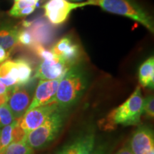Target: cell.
<instances>
[{
	"mask_svg": "<svg viewBox=\"0 0 154 154\" xmlns=\"http://www.w3.org/2000/svg\"><path fill=\"white\" fill-rule=\"evenodd\" d=\"M88 85V75L78 65L72 66L61 79L51 103L61 109L72 106L82 97Z\"/></svg>",
	"mask_w": 154,
	"mask_h": 154,
	"instance_id": "obj_1",
	"label": "cell"
},
{
	"mask_svg": "<svg viewBox=\"0 0 154 154\" xmlns=\"http://www.w3.org/2000/svg\"><path fill=\"white\" fill-rule=\"evenodd\" d=\"M144 99L140 86L122 104L113 109L103 120L105 129L111 130L117 125L135 126L139 124L140 116L143 113Z\"/></svg>",
	"mask_w": 154,
	"mask_h": 154,
	"instance_id": "obj_2",
	"label": "cell"
},
{
	"mask_svg": "<svg viewBox=\"0 0 154 154\" xmlns=\"http://www.w3.org/2000/svg\"><path fill=\"white\" fill-rule=\"evenodd\" d=\"M85 2L86 6H99L105 11L129 18L143 25L151 33L154 32L152 17L134 0H86Z\"/></svg>",
	"mask_w": 154,
	"mask_h": 154,
	"instance_id": "obj_3",
	"label": "cell"
},
{
	"mask_svg": "<svg viewBox=\"0 0 154 154\" xmlns=\"http://www.w3.org/2000/svg\"><path fill=\"white\" fill-rule=\"evenodd\" d=\"M63 110L59 108L41 126L28 133L26 142L31 148L34 150L42 149L57 137L64 123L65 115Z\"/></svg>",
	"mask_w": 154,
	"mask_h": 154,
	"instance_id": "obj_4",
	"label": "cell"
},
{
	"mask_svg": "<svg viewBox=\"0 0 154 154\" xmlns=\"http://www.w3.org/2000/svg\"><path fill=\"white\" fill-rule=\"evenodd\" d=\"M35 83L32 79L24 86H15L11 88L7 104L15 119H19L27 111L33 98Z\"/></svg>",
	"mask_w": 154,
	"mask_h": 154,
	"instance_id": "obj_5",
	"label": "cell"
},
{
	"mask_svg": "<svg viewBox=\"0 0 154 154\" xmlns=\"http://www.w3.org/2000/svg\"><path fill=\"white\" fill-rule=\"evenodd\" d=\"M86 6V2H70L66 0H49L43 6L44 16L54 25L66 22L73 10Z\"/></svg>",
	"mask_w": 154,
	"mask_h": 154,
	"instance_id": "obj_6",
	"label": "cell"
},
{
	"mask_svg": "<svg viewBox=\"0 0 154 154\" xmlns=\"http://www.w3.org/2000/svg\"><path fill=\"white\" fill-rule=\"evenodd\" d=\"M104 149L97 143L95 135L86 134L79 136L63 146L57 154H105Z\"/></svg>",
	"mask_w": 154,
	"mask_h": 154,
	"instance_id": "obj_7",
	"label": "cell"
},
{
	"mask_svg": "<svg viewBox=\"0 0 154 154\" xmlns=\"http://www.w3.org/2000/svg\"><path fill=\"white\" fill-rule=\"evenodd\" d=\"M59 108L53 103L34 108L26 111L21 118L17 119V121L19 126L29 133L41 126L46 119Z\"/></svg>",
	"mask_w": 154,
	"mask_h": 154,
	"instance_id": "obj_8",
	"label": "cell"
},
{
	"mask_svg": "<svg viewBox=\"0 0 154 154\" xmlns=\"http://www.w3.org/2000/svg\"><path fill=\"white\" fill-rule=\"evenodd\" d=\"M51 51L56 57L74 66L77 64L82 56V49L79 44L72 39L69 36H63L59 39L51 48Z\"/></svg>",
	"mask_w": 154,
	"mask_h": 154,
	"instance_id": "obj_9",
	"label": "cell"
},
{
	"mask_svg": "<svg viewBox=\"0 0 154 154\" xmlns=\"http://www.w3.org/2000/svg\"><path fill=\"white\" fill-rule=\"evenodd\" d=\"M72 67L57 57L52 59H42L36 69L34 78L40 80L61 79Z\"/></svg>",
	"mask_w": 154,
	"mask_h": 154,
	"instance_id": "obj_10",
	"label": "cell"
},
{
	"mask_svg": "<svg viewBox=\"0 0 154 154\" xmlns=\"http://www.w3.org/2000/svg\"><path fill=\"white\" fill-rule=\"evenodd\" d=\"M60 80H40L34 89L33 98L27 111L51 103L57 93Z\"/></svg>",
	"mask_w": 154,
	"mask_h": 154,
	"instance_id": "obj_11",
	"label": "cell"
},
{
	"mask_svg": "<svg viewBox=\"0 0 154 154\" xmlns=\"http://www.w3.org/2000/svg\"><path fill=\"white\" fill-rule=\"evenodd\" d=\"M153 133L149 127L142 126L132 135L129 146L134 154H146L154 149Z\"/></svg>",
	"mask_w": 154,
	"mask_h": 154,
	"instance_id": "obj_12",
	"label": "cell"
},
{
	"mask_svg": "<svg viewBox=\"0 0 154 154\" xmlns=\"http://www.w3.org/2000/svg\"><path fill=\"white\" fill-rule=\"evenodd\" d=\"M0 82L9 88L17 86L18 72L15 60L7 59L0 63Z\"/></svg>",
	"mask_w": 154,
	"mask_h": 154,
	"instance_id": "obj_13",
	"label": "cell"
},
{
	"mask_svg": "<svg viewBox=\"0 0 154 154\" xmlns=\"http://www.w3.org/2000/svg\"><path fill=\"white\" fill-rule=\"evenodd\" d=\"M140 84L146 88H153L154 86V58L150 57L142 63L138 69Z\"/></svg>",
	"mask_w": 154,
	"mask_h": 154,
	"instance_id": "obj_14",
	"label": "cell"
},
{
	"mask_svg": "<svg viewBox=\"0 0 154 154\" xmlns=\"http://www.w3.org/2000/svg\"><path fill=\"white\" fill-rule=\"evenodd\" d=\"M18 72V83L17 86L27 84L32 79V67L30 62L25 59H14Z\"/></svg>",
	"mask_w": 154,
	"mask_h": 154,
	"instance_id": "obj_15",
	"label": "cell"
},
{
	"mask_svg": "<svg viewBox=\"0 0 154 154\" xmlns=\"http://www.w3.org/2000/svg\"><path fill=\"white\" fill-rule=\"evenodd\" d=\"M17 120V119H16ZM15 120L12 124L7 125L1 128L0 133V154H3L7 147L12 141V129L14 127Z\"/></svg>",
	"mask_w": 154,
	"mask_h": 154,
	"instance_id": "obj_16",
	"label": "cell"
},
{
	"mask_svg": "<svg viewBox=\"0 0 154 154\" xmlns=\"http://www.w3.org/2000/svg\"><path fill=\"white\" fill-rule=\"evenodd\" d=\"M34 150L26 142L11 143L4 151L3 154H34Z\"/></svg>",
	"mask_w": 154,
	"mask_h": 154,
	"instance_id": "obj_17",
	"label": "cell"
},
{
	"mask_svg": "<svg viewBox=\"0 0 154 154\" xmlns=\"http://www.w3.org/2000/svg\"><path fill=\"white\" fill-rule=\"evenodd\" d=\"M16 120L7 103L0 106V128L12 124Z\"/></svg>",
	"mask_w": 154,
	"mask_h": 154,
	"instance_id": "obj_18",
	"label": "cell"
},
{
	"mask_svg": "<svg viewBox=\"0 0 154 154\" xmlns=\"http://www.w3.org/2000/svg\"><path fill=\"white\" fill-rule=\"evenodd\" d=\"M18 44H22L24 47H29L31 49H33L36 46L33 36L27 28L19 29L18 32Z\"/></svg>",
	"mask_w": 154,
	"mask_h": 154,
	"instance_id": "obj_19",
	"label": "cell"
},
{
	"mask_svg": "<svg viewBox=\"0 0 154 154\" xmlns=\"http://www.w3.org/2000/svg\"><path fill=\"white\" fill-rule=\"evenodd\" d=\"M28 132L19 126L17 119L12 129V141L11 143H18V142H26Z\"/></svg>",
	"mask_w": 154,
	"mask_h": 154,
	"instance_id": "obj_20",
	"label": "cell"
},
{
	"mask_svg": "<svg viewBox=\"0 0 154 154\" xmlns=\"http://www.w3.org/2000/svg\"><path fill=\"white\" fill-rule=\"evenodd\" d=\"M39 0H17L14 1V5L12 6L9 11V14L11 17H14L17 12L19 10L25 8V7H30V6H36V4Z\"/></svg>",
	"mask_w": 154,
	"mask_h": 154,
	"instance_id": "obj_21",
	"label": "cell"
},
{
	"mask_svg": "<svg viewBox=\"0 0 154 154\" xmlns=\"http://www.w3.org/2000/svg\"><path fill=\"white\" fill-rule=\"evenodd\" d=\"M143 113L146 116L153 119L154 116V99L153 96H149L143 102Z\"/></svg>",
	"mask_w": 154,
	"mask_h": 154,
	"instance_id": "obj_22",
	"label": "cell"
},
{
	"mask_svg": "<svg viewBox=\"0 0 154 154\" xmlns=\"http://www.w3.org/2000/svg\"><path fill=\"white\" fill-rule=\"evenodd\" d=\"M12 88L7 87L0 82V106L7 103Z\"/></svg>",
	"mask_w": 154,
	"mask_h": 154,
	"instance_id": "obj_23",
	"label": "cell"
},
{
	"mask_svg": "<svg viewBox=\"0 0 154 154\" xmlns=\"http://www.w3.org/2000/svg\"><path fill=\"white\" fill-rule=\"evenodd\" d=\"M36 6H30V7H25V8L19 10L18 12H17L14 14V17H17V18H20V17H25L28 15L32 14L35 10Z\"/></svg>",
	"mask_w": 154,
	"mask_h": 154,
	"instance_id": "obj_24",
	"label": "cell"
},
{
	"mask_svg": "<svg viewBox=\"0 0 154 154\" xmlns=\"http://www.w3.org/2000/svg\"><path fill=\"white\" fill-rule=\"evenodd\" d=\"M12 26V25L7 24L3 25L2 26L0 27V47H1L3 41L5 40L6 36L9 34V32H10Z\"/></svg>",
	"mask_w": 154,
	"mask_h": 154,
	"instance_id": "obj_25",
	"label": "cell"
},
{
	"mask_svg": "<svg viewBox=\"0 0 154 154\" xmlns=\"http://www.w3.org/2000/svg\"><path fill=\"white\" fill-rule=\"evenodd\" d=\"M10 54H11L9 53L7 51H6L4 48L0 47V63H3L4 61L7 60Z\"/></svg>",
	"mask_w": 154,
	"mask_h": 154,
	"instance_id": "obj_26",
	"label": "cell"
},
{
	"mask_svg": "<svg viewBox=\"0 0 154 154\" xmlns=\"http://www.w3.org/2000/svg\"><path fill=\"white\" fill-rule=\"evenodd\" d=\"M116 154H134L131 151L130 148L128 146H124V148L119 150Z\"/></svg>",
	"mask_w": 154,
	"mask_h": 154,
	"instance_id": "obj_27",
	"label": "cell"
},
{
	"mask_svg": "<svg viewBox=\"0 0 154 154\" xmlns=\"http://www.w3.org/2000/svg\"><path fill=\"white\" fill-rule=\"evenodd\" d=\"M146 154H154V149H151V151H149L148 153H146Z\"/></svg>",
	"mask_w": 154,
	"mask_h": 154,
	"instance_id": "obj_28",
	"label": "cell"
},
{
	"mask_svg": "<svg viewBox=\"0 0 154 154\" xmlns=\"http://www.w3.org/2000/svg\"><path fill=\"white\" fill-rule=\"evenodd\" d=\"M72 1H74V2H81V1H82V0H72Z\"/></svg>",
	"mask_w": 154,
	"mask_h": 154,
	"instance_id": "obj_29",
	"label": "cell"
},
{
	"mask_svg": "<svg viewBox=\"0 0 154 154\" xmlns=\"http://www.w3.org/2000/svg\"><path fill=\"white\" fill-rule=\"evenodd\" d=\"M0 133H1V128H0Z\"/></svg>",
	"mask_w": 154,
	"mask_h": 154,
	"instance_id": "obj_30",
	"label": "cell"
},
{
	"mask_svg": "<svg viewBox=\"0 0 154 154\" xmlns=\"http://www.w3.org/2000/svg\"><path fill=\"white\" fill-rule=\"evenodd\" d=\"M14 1H17V0H14Z\"/></svg>",
	"mask_w": 154,
	"mask_h": 154,
	"instance_id": "obj_31",
	"label": "cell"
}]
</instances>
